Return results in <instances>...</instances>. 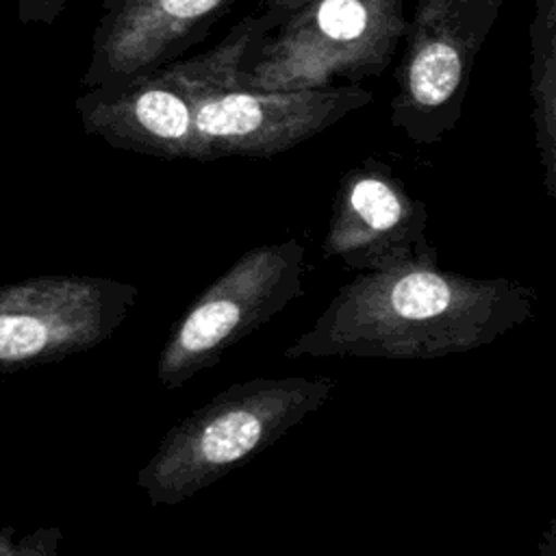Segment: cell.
Here are the masks:
<instances>
[{
  "mask_svg": "<svg viewBox=\"0 0 556 556\" xmlns=\"http://www.w3.org/2000/svg\"><path fill=\"white\" fill-rule=\"evenodd\" d=\"M506 0H417L395 70L391 126L417 146L458 122L476 56Z\"/></svg>",
  "mask_w": 556,
  "mask_h": 556,
  "instance_id": "cell-6",
  "label": "cell"
},
{
  "mask_svg": "<svg viewBox=\"0 0 556 556\" xmlns=\"http://www.w3.org/2000/svg\"><path fill=\"white\" fill-rule=\"evenodd\" d=\"M406 24L404 0H304L252 41L237 76L254 89H321L380 76Z\"/></svg>",
  "mask_w": 556,
  "mask_h": 556,
  "instance_id": "cell-4",
  "label": "cell"
},
{
  "mask_svg": "<svg viewBox=\"0 0 556 556\" xmlns=\"http://www.w3.org/2000/svg\"><path fill=\"white\" fill-rule=\"evenodd\" d=\"M17 20L24 26H52L65 11L67 0H15Z\"/></svg>",
  "mask_w": 556,
  "mask_h": 556,
  "instance_id": "cell-13",
  "label": "cell"
},
{
  "mask_svg": "<svg viewBox=\"0 0 556 556\" xmlns=\"http://www.w3.org/2000/svg\"><path fill=\"white\" fill-rule=\"evenodd\" d=\"M304 245L263 243L239 256L172 326L156 358L163 389H180L302 295Z\"/></svg>",
  "mask_w": 556,
  "mask_h": 556,
  "instance_id": "cell-5",
  "label": "cell"
},
{
  "mask_svg": "<svg viewBox=\"0 0 556 556\" xmlns=\"http://www.w3.org/2000/svg\"><path fill=\"white\" fill-rule=\"evenodd\" d=\"M261 33H265L263 26L250 13L213 48L185 59L202 161L276 156L374 100L371 91L356 83L321 89H254L243 85L237 72Z\"/></svg>",
  "mask_w": 556,
  "mask_h": 556,
  "instance_id": "cell-3",
  "label": "cell"
},
{
  "mask_svg": "<svg viewBox=\"0 0 556 556\" xmlns=\"http://www.w3.org/2000/svg\"><path fill=\"white\" fill-rule=\"evenodd\" d=\"M536 291L513 278L408 263L358 271L285 358H439L493 343L534 315Z\"/></svg>",
  "mask_w": 556,
  "mask_h": 556,
  "instance_id": "cell-1",
  "label": "cell"
},
{
  "mask_svg": "<svg viewBox=\"0 0 556 556\" xmlns=\"http://www.w3.org/2000/svg\"><path fill=\"white\" fill-rule=\"evenodd\" d=\"M334 389L328 376L232 382L165 432L137 484L152 506H176L274 445Z\"/></svg>",
  "mask_w": 556,
  "mask_h": 556,
  "instance_id": "cell-2",
  "label": "cell"
},
{
  "mask_svg": "<svg viewBox=\"0 0 556 556\" xmlns=\"http://www.w3.org/2000/svg\"><path fill=\"white\" fill-rule=\"evenodd\" d=\"M74 106L83 130L113 148L167 161H202L185 59L85 89Z\"/></svg>",
  "mask_w": 556,
  "mask_h": 556,
  "instance_id": "cell-9",
  "label": "cell"
},
{
  "mask_svg": "<svg viewBox=\"0 0 556 556\" xmlns=\"http://www.w3.org/2000/svg\"><path fill=\"white\" fill-rule=\"evenodd\" d=\"M530 96L543 187L556 198V0H534L530 22Z\"/></svg>",
  "mask_w": 556,
  "mask_h": 556,
  "instance_id": "cell-11",
  "label": "cell"
},
{
  "mask_svg": "<svg viewBox=\"0 0 556 556\" xmlns=\"http://www.w3.org/2000/svg\"><path fill=\"white\" fill-rule=\"evenodd\" d=\"M139 289L106 276L46 274L0 287V371L87 352L115 334Z\"/></svg>",
  "mask_w": 556,
  "mask_h": 556,
  "instance_id": "cell-7",
  "label": "cell"
},
{
  "mask_svg": "<svg viewBox=\"0 0 556 556\" xmlns=\"http://www.w3.org/2000/svg\"><path fill=\"white\" fill-rule=\"evenodd\" d=\"M304 0H258L256 4V20L263 26V30L274 28L285 15H289L295 7H300Z\"/></svg>",
  "mask_w": 556,
  "mask_h": 556,
  "instance_id": "cell-14",
  "label": "cell"
},
{
  "mask_svg": "<svg viewBox=\"0 0 556 556\" xmlns=\"http://www.w3.org/2000/svg\"><path fill=\"white\" fill-rule=\"evenodd\" d=\"M426 228V204L387 163L367 159L339 180L321 254L354 271L439 263Z\"/></svg>",
  "mask_w": 556,
  "mask_h": 556,
  "instance_id": "cell-8",
  "label": "cell"
},
{
  "mask_svg": "<svg viewBox=\"0 0 556 556\" xmlns=\"http://www.w3.org/2000/svg\"><path fill=\"white\" fill-rule=\"evenodd\" d=\"M235 0H102L85 89L180 59L200 43Z\"/></svg>",
  "mask_w": 556,
  "mask_h": 556,
  "instance_id": "cell-10",
  "label": "cell"
},
{
  "mask_svg": "<svg viewBox=\"0 0 556 556\" xmlns=\"http://www.w3.org/2000/svg\"><path fill=\"white\" fill-rule=\"evenodd\" d=\"M59 541V528H39L28 536L17 539L15 530L4 526L0 530V556H54Z\"/></svg>",
  "mask_w": 556,
  "mask_h": 556,
  "instance_id": "cell-12",
  "label": "cell"
}]
</instances>
